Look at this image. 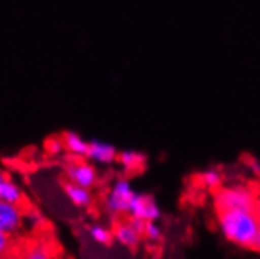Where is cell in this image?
<instances>
[{
    "label": "cell",
    "mask_w": 260,
    "mask_h": 259,
    "mask_svg": "<svg viewBox=\"0 0 260 259\" xmlns=\"http://www.w3.org/2000/svg\"><path fill=\"white\" fill-rule=\"evenodd\" d=\"M218 228L228 242L249 248L255 244L260 228V215L255 208L219 211Z\"/></svg>",
    "instance_id": "6da1fadb"
},
{
    "label": "cell",
    "mask_w": 260,
    "mask_h": 259,
    "mask_svg": "<svg viewBox=\"0 0 260 259\" xmlns=\"http://www.w3.org/2000/svg\"><path fill=\"white\" fill-rule=\"evenodd\" d=\"M215 205L218 211L255 208V196L249 189L241 186L219 189L215 195Z\"/></svg>",
    "instance_id": "7a4b0ae2"
},
{
    "label": "cell",
    "mask_w": 260,
    "mask_h": 259,
    "mask_svg": "<svg viewBox=\"0 0 260 259\" xmlns=\"http://www.w3.org/2000/svg\"><path fill=\"white\" fill-rule=\"evenodd\" d=\"M137 192L132 189L130 182L127 179H118L110 187L107 196H105V208L110 214L113 215H122L127 214L130 201Z\"/></svg>",
    "instance_id": "3957f363"
},
{
    "label": "cell",
    "mask_w": 260,
    "mask_h": 259,
    "mask_svg": "<svg viewBox=\"0 0 260 259\" xmlns=\"http://www.w3.org/2000/svg\"><path fill=\"white\" fill-rule=\"evenodd\" d=\"M127 214L132 218L144 221V223L146 221H157L161 217V211L155 203V199L147 195H141V193L134 195Z\"/></svg>",
    "instance_id": "277c9868"
},
{
    "label": "cell",
    "mask_w": 260,
    "mask_h": 259,
    "mask_svg": "<svg viewBox=\"0 0 260 259\" xmlns=\"http://www.w3.org/2000/svg\"><path fill=\"white\" fill-rule=\"evenodd\" d=\"M66 176H68L69 182L77 184V186H82L86 189L94 187L98 182V178H99L94 166L85 160H74V162L68 163Z\"/></svg>",
    "instance_id": "5b68a950"
},
{
    "label": "cell",
    "mask_w": 260,
    "mask_h": 259,
    "mask_svg": "<svg viewBox=\"0 0 260 259\" xmlns=\"http://www.w3.org/2000/svg\"><path fill=\"white\" fill-rule=\"evenodd\" d=\"M24 217L25 212L22 206H16L5 201H0V231L14 236L24 226Z\"/></svg>",
    "instance_id": "8992f818"
},
{
    "label": "cell",
    "mask_w": 260,
    "mask_h": 259,
    "mask_svg": "<svg viewBox=\"0 0 260 259\" xmlns=\"http://www.w3.org/2000/svg\"><path fill=\"white\" fill-rule=\"evenodd\" d=\"M143 228H144V221L137 218H132L130 221H122V223H119L115 228L113 239H116V242H119L124 247L134 248L140 242Z\"/></svg>",
    "instance_id": "52a82bcc"
},
{
    "label": "cell",
    "mask_w": 260,
    "mask_h": 259,
    "mask_svg": "<svg viewBox=\"0 0 260 259\" xmlns=\"http://www.w3.org/2000/svg\"><path fill=\"white\" fill-rule=\"evenodd\" d=\"M86 157L91 162H96L101 165H110L115 160H118V151L113 145H108V143L99 141V140H91L88 143Z\"/></svg>",
    "instance_id": "ba28073f"
},
{
    "label": "cell",
    "mask_w": 260,
    "mask_h": 259,
    "mask_svg": "<svg viewBox=\"0 0 260 259\" xmlns=\"http://www.w3.org/2000/svg\"><path fill=\"white\" fill-rule=\"evenodd\" d=\"M64 195L76 208H89L92 205L91 189L77 186V184L68 182L64 186Z\"/></svg>",
    "instance_id": "9c48e42d"
},
{
    "label": "cell",
    "mask_w": 260,
    "mask_h": 259,
    "mask_svg": "<svg viewBox=\"0 0 260 259\" xmlns=\"http://www.w3.org/2000/svg\"><path fill=\"white\" fill-rule=\"evenodd\" d=\"M24 192L21 189V186L16 181L10 179L7 176V179L0 184V201L10 203V205H16V206H22L24 205Z\"/></svg>",
    "instance_id": "30bf717a"
},
{
    "label": "cell",
    "mask_w": 260,
    "mask_h": 259,
    "mask_svg": "<svg viewBox=\"0 0 260 259\" xmlns=\"http://www.w3.org/2000/svg\"><path fill=\"white\" fill-rule=\"evenodd\" d=\"M63 141H64V148L66 151L74 156V157H86L88 153V143L80 134L74 132V131H68L63 135Z\"/></svg>",
    "instance_id": "8fae6325"
},
{
    "label": "cell",
    "mask_w": 260,
    "mask_h": 259,
    "mask_svg": "<svg viewBox=\"0 0 260 259\" xmlns=\"http://www.w3.org/2000/svg\"><path fill=\"white\" fill-rule=\"evenodd\" d=\"M118 162L125 170H137L138 166H141L146 162V156L138 151L128 150V151H122L118 154Z\"/></svg>",
    "instance_id": "7c38bea8"
},
{
    "label": "cell",
    "mask_w": 260,
    "mask_h": 259,
    "mask_svg": "<svg viewBox=\"0 0 260 259\" xmlns=\"http://www.w3.org/2000/svg\"><path fill=\"white\" fill-rule=\"evenodd\" d=\"M21 259H53V256H52V250L46 244L38 242L27 247Z\"/></svg>",
    "instance_id": "4fadbf2b"
},
{
    "label": "cell",
    "mask_w": 260,
    "mask_h": 259,
    "mask_svg": "<svg viewBox=\"0 0 260 259\" xmlns=\"http://www.w3.org/2000/svg\"><path fill=\"white\" fill-rule=\"evenodd\" d=\"M89 237L91 240H94L99 245H108L113 239V233H111L108 228L102 226V225H92L89 226Z\"/></svg>",
    "instance_id": "5bb4252c"
},
{
    "label": "cell",
    "mask_w": 260,
    "mask_h": 259,
    "mask_svg": "<svg viewBox=\"0 0 260 259\" xmlns=\"http://www.w3.org/2000/svg\"><path fill=\"white\" fill-rule=\"evenodd\" d=\"M201 182H202V186H206L207 189H218L222 184V175L221 171L215 168L206 170L201 175Z\"/></svg>",
    "instance_id": "9a60e30c"
},
{
    "label": "cell",
    "mask_w": 260,
    "mask_h": 259,
    "mask_svg": "<svg viewBox=\"0 0 260 259\" xmlns=\"http://www.w3.org/2000/svg\"><path fill=\"white\" fill-rule=\"evenodd\" d=\"M143 234L146 236V239H149L151 242H158L163 236V231L155 221H146L143 228Z\"/></svg>",
    "instance_id": "2e32d148"
},
{
    "label": "cell",
    "mask_w": 260,
    "mask_h": 259,
    "mask_svg": "<svg viewBox=\"0 0 260 259\" xmlns=\"http://www.w3.org/2000/svg\"><path fill=\"white\" fill-rule=\"evenodd\" d=\"M24 223H27L30 228L40 229V228L44 225V217L41 215V212H40V211L31 209V211L25 212V217H24Z\"/></svg>",
    "instance_id": "e0dca14e"
},
{
    "label": "cell",
    "mask_w": 260,
    "mask_h": 259,
    "mask_svg": "<svg viewBox=\"0 0 260 259\" xmlns=\"http://www.w3.org/2000/svg\"><path fill=\"white\" fill-rule=\"evenodd\" d=\"M46 150H47V153H50L52 156L63 154V153L66 151L63 138H50V140H47V143H46Z\"/></svg>",
    "instance_id": "ac0fdd59"
},
{
    "label": "cell",
    "mask_w": 260,
    "mask_h": 259,
    "mask_svg": "<svg viewBox=\"0 0 260 259\" xmlns=\"http://www.w3.org/2000/svg\"><path fill=\"white\" fill-rule=\"evenodd\" d=\"M11 247H13L11 236L4 231H0V259H4L10 253Z\"/></svg>",
    "instance_id": "d6986e66"
},
{
    "label": "cell",
    "mask_w": 260,
    "mask_h": 259,
    "mask_svg": "<svg viewBox=\"0 0 260 259\" xmlns=\"http://www.w3.org/2000/svg\"><path fill=\"white\" fill-rule=\"evenodd\" d=\"M251 170L257 175V176H260V163H257V162H252L251 163Z\"/></svg>",
    "instance_id": "ffe728a7"
},
{
    "label": "cell",
    "mask_w": 260,
    "mask_h": 259,
    "mask_svg": "<svg viewBox=\"0 0 260 259\" xmlns=\"http://www.w3.org/2000/svg\"><path fill=\"white\" fill-rule=\"evenodd\" d=\"M254 247L260 251V228H258V234H257V239H255V244H254Z\"/></svg>",
    "instance_id": "44dd1931"
},
{
    "label": "cell",
    "mask_w": 260,
    "mask_h": 259,
    "mask_svg": "<svg viewBox=\"0 0 260 259\" xmlns=\"http://www.w3.org/2000/svg\"><path fill=\"white\" fill-rule=\"evenodd\" d=\"M255 211H257V214L260 215V196L255 199Z\"/></svg>",
    "instance_id": "7402d4cb"
},
{
    "label": "cell",
    "mask_w": 260,
    "mask_h": 259,
    "mask_svg": "<svg viewBox=\"0 0 260 259\" xmlns=\"http://www.w3.org/2000/svg\"><path fill=\"white\" fill-rule=\"evenodd\" d=\"M5 179H7V175H5V171H4V170H0V184H2Z\"/></svg>",
    "instance_id": "603a6c76"
}]
</instances>
